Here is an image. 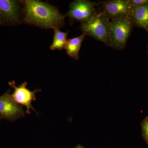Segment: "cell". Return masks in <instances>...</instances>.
<instances>
[{"label": "cell", "mask_w": 148, "mask_h": 148, "mask_svg": "<svg viewBox=\"0 0 148 148\" xmlns=\"http://www.w3.org/2000/svg\"><path fill=\"white\" fill-rule=\"evenodd\" d=\"M133 25L130 15L110 20L109 32L110 47L117 50L124 49Z\"/></svg>", "instance_id": "3"}, {"label": "cell", "mask_w": 148, "mask_h": 148, "mask_svg": "<svg viewBox=\"0 0 148 148\" xmlns=\"http://www.w3.org/2000/svg\"><path fill=\"white\" fill-rule=\"evenodd\" d=\"M18 2L13 0H0V24H15L19 18Z\"/></svg>", "instance_id": "8"}, {"label": "cell", "mask_w": 148, "mask_h": 148, "mask_svg": "<svg viewBox=\"0 0 148 148\" xmlns=\"http://www.w3.org/2000/svg\"><path fill=\"white\" fill-rule=\"evenodd\" d=\"M141 125L143 138L148 145V117L143 120Z\"/></svg>", "instance_id": "12"}, {"label": "cell", "mask_w": 148, "mask_h": 148, "mask_svg": "<svg viewBox=\"0 0 148 148\" xmlns=\"http://www.w3.org/2000/svg\"><path fill=\"white\" fill-rule=\"evenodd\" d=\"M86 36L83 33L79 36L67 40L65 49L69 56L75 60L78 59L82 43Z\"/></svg>", "instance_id": "10"}, {"label": "cell", "mask_w": 148, "mask_h": 148, "mask_svg": "<svg viewBox=\"0 0 148 148\" xmlns=\"http://www.w3.org/2000/svg\"><path fill=\"white\" fill-rule=\"evenodd\" d=\"M110 21L103 12L97 11L89 20L81 23L80 28L86 36H90L110 47L109 36Z\"/></svg>", "instance_id": "2"}, {"label": "cell", "mask_w": 148, "mask_h": 148, "mask_svg": "<svg viewBox=\"0 0 148 148\" xmlns=\"http://www.w3.org/2000/svg\"><path fill=\"white\" fill-rule=\"evenodd\" d=\"M73 148H85L84 147H83L81 145H77L76 147H75Z\"/></svg>", "instance_id": "14"}, {"label": "cell", "mask_w": 148, "mask_h": 148, "mask_svg": "<svg viewBox=\"0 0 148 148\" xmlns=\"http://www.w3.org/2000/svg\"><path fill=\"white\" fill-rule=\"evenodd\" d=\"M53 42L50 47L51 50H61L65 49L68 32H61L59 28L54 29Z\"/></svg>", "instance_id": "11"}, {"label": "cell", "mask_w": 148, "mask_h": 148, "mask_svg": "<svg viewBox=\"0 0 148 148\" xmlns=\"http://www.w3.org/2000/svg\"><path fill=\"white\" fill-rule=\"evenodd\" d=\"M10 90L0 96V116L3 119L11 121L23 117L25 114L21 106L11 98Z\"/></svg>", "instance_id": "5"}, {"label": "cell", "mask_w": 148, "mask_h": 148, "mask_svg": "<svg viewBox=\"0 0 148 148\" xmlns=\"http://www.w3.org/2000/svg\"><path fill=\"white\" fill-rule=\"evenodd\" d=\"M24 20L45 29H57L64 24V16L55 6L37 0L23 1Z\"/></svg>", "instance_id": "1"}, {"label": "cell", "mask_w": 148, "mask_h": 148, "mask_svg": "<svg viewBox=\"0 0 148 148\" xmlns=\"http://www.w3.org/2000/svg\"></svg>", "instance_id": "16"}, {"label": "cell", "mask_w": 148, "mask_h": 148, "mask_svg": "<svg viewBox=\"0 0 148 148\" xmlns=\"http://www.w3.org/2000/svg\"><path fill=\"white\" fill-rule=\"evenodd\" d=\"M2 119H3L2 117L1 116H0V121H1V120Z\"/></svg>", "instance_id": "15"}, {"label": "cell", "mask_w": 148, "mask_h": 148, "mask_svg": "<svg viewBox=\"0 0 148 148\" xmlns=\"http://www.w3.org/2000/svg\"><path fill=\"white\" fill-rule=\"evenodd\" d=\"M9 84L14 89L13 93L10 94L11 98L14 102L20 106H25L27 108L26 112L27 114L31 113L30 111L31 109L36 111L32 107V102L36 100V94L40 91L39 89L31 91L27 87V82H24L18 86L15 85L14 81L9 82Z\"/></svg>", "instance_id": "7"}, {"label": "cell", "mask_w": 148, "mask_h": 148, "mask_svg": "<svg viewBox=\"0 0 148 148\" xmlns=\"http://www.w3.org/2000/svg\"><path fill=\"white\" fill-rule=\"evenodd\" d=\"M96 3L87 0H76L69 5L66 16L81 23L86 22L94 15L97 10Z\"/></svg>", "instance_id": "4"}, {"label": "cell", "mask_w": 148, "mask_h": 148, "mask_svg": "<svg viewBox=\"0 0 148 148\" xmlns=\"http://www.w3.org/2000/svg\"><path fill=\"white\" fill-rule=\"evenodd\" d=\"M130 15L134 25L148 32V3L135 7H132Z\"/></svg>", "instance_id": "9"}, {"label": "cell", "mask_w": 148, "mask_h": 148, "mask_svg": "<svg viewBox=\"0 0 148 148\" xmlns=\"http://www.w3.org/2000/svg\"><path fill=\"white\" fill-rule=\"evenodd\" d=\"M127 1L132 7L139 6L148 3V0H127Z\"/></svg>", "instance_id": "13"}, {"label": "cell", "mask_w": 148, "mask_h": 148, "mask_svg": "<svg viewBox=\"0 0 148 148\" xmlns=\"http://www.w3.org/2000/svg\"><path fill=\"white\" fill-rule=\"evenodd\" d=\"M102 10L110 20L130 15L132 7L127 0H111L101 2Z\"/></svg>", "instance_id": "6"}]
</instances>
